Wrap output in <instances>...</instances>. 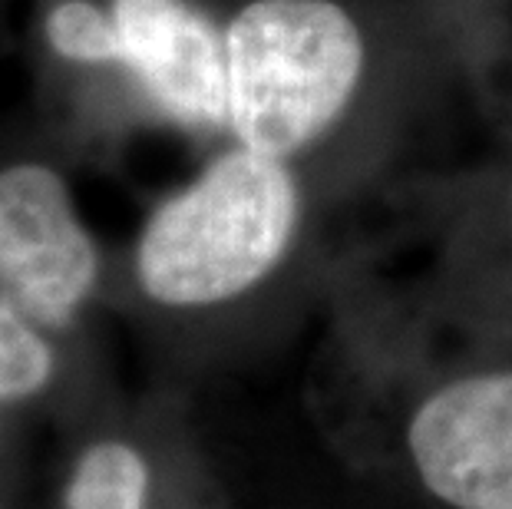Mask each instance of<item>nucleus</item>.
<instances>
[{
    "label": "nucleus",
    "instance_id": "1",
    "mask_svg": "<svg viewBox=\"0 0 512 509\" xmlns=\"http://www.w3.org/2000/svg\"><path fill=\"white\" fill-rule=\"evenodd\" d=\"M298 225L301 186L288 159L235 143L146 219L136 285L166 311L232 305L285 262Z\"/></svg>",
    "mask_w": 512,
    "mask_h": 509
},
{
    "label": "nucleus",
    "instance_id": "2",
    "mask_svg": "<svg viewBox=\"0 0 512 509\" xmlns=\"http://www.w3.org/2000/svg\"><path fill=\"white\" fill-rule=\"evenodd\" d=\"M367 47L337 0H248L225 24L228 133L288 159L351 106Z\"/></svg>",
    "mask_w": 512,
    "mask_h": 509
},
{
    "label": "nucleus",
    "instance_id": "3",
    "mask_svg": "<svg viewBox=\"0 0 512 509\" xmlns=\"http://www.w3.org/2000/svg\"><path fill=\"white\" fill-rule=\"evenodd\" d=\"M100 281V252L53 156L0 149V298L43 331L76 321Z\"/></svg>",
    "mask_w": 512,
    "mask_h": 509
},
{
    "label": "nucleus",
    "instance_id": "4",
    "mask_svg": "<svg viewBox=\"0 0 512 509\" xmlns=\"http://www.w3.org/2000/svg\"><path fill=\"white\" fill-rule=\"evenodd\" d=\"M403 450L446 509H512V367L460 374L423 394Z\"/></svg>",
    "mask_w": 512,
    "mask_h": 509
},
{
    "label": "nucleus",
    "instance_id": "5",
    "mask_svg": "<svg viewBox=\"0 0 512 509\" xmlns=\"http://www.w3.org/2000/svg\"><path fill=\"white\" fill-rule=\"evenodd\" d=\"M123 70L189 133L228 129L225 30L189 0H110Z\"/></svg>",
    "mask_w": 512,
    "mask_h": 509
},
{
    "label": "nucleus",
    "instance_id": "6",
    "mask_svg": "<svg viewBox=\"0 0 512 509\" xmlns=\"http://www.w3.org/2000/svg\"><path fill=\"white\" fill-rule=\"evenodd\" d=\"M67 509H149V463L123 440H100L76 460L63 490Z\"/></svg>",
    "mask_w": 512,
    "mask_h": 509
},
{
    "label": "nucleus",
    "instance_id": "7",
    "mask_svg": "<svg viewBox=\"0 0 512 509\" xmlns=\"http://www.w3.org/2000/svg\"><path fill=\"white\" fill-rule=\"evenodd\" d=\"M43 43L60 63L83 70H116L119 34L110 4L50 0L40 20Z\"/></svg>",
    "mask_w": 512,
    "mask_h": 509
},
{
    "label": "nucleus",
    "instance_id": "8",
    "mask_svg": "<svg viewBox=\"0 0 512 509\" xmlns=\"http://www.w3.org/2000/svg\"><path fill=\"white\" fill-rule=\"evenodd\" d=\"M57 374L47 331L0 298V404L30 400Z\"/></svg>",
    "mask_w": 512,
    "mask_h": 509
},
{
    "label": "nucleus",
    "instance_id": "9",
    "mask_svg": "<svg viewBox=\"0 0 512 509\" xmlns=\"http://www.w3.org/2000/svg\"><path fill=\"white\" fill-rule=\"evenodd\" d=\"M0 4H4V0H0Z\"/></svg>",
    "mask_w": 512,
    "mask_h": 509
}]
</instances>
